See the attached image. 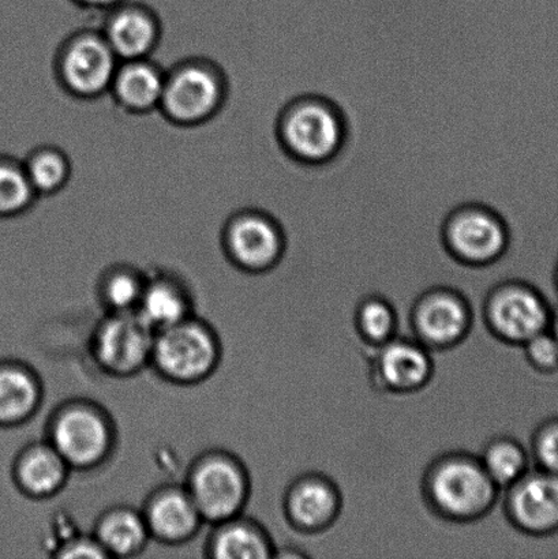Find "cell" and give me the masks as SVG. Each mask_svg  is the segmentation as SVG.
I'll use <instances>...</instances> for the list:
<instances>
[{
	"instance_id": "obj_1",
	"label": "cell",
	"mask_w": 558,
	"mask_h": 559,
	"mask_svg": "<svg viewBox=\"0 0 558 559\" xmlns=\"http://www.w3.org/2000/svg\"><path fill=\"white\" fill-rule=\"evenodd\" d=\"M501 490L489 478L477 454L447 452L431 460L420 480L428 511L442 524L472 527L500 506Z\"/></svg>"
},
{
	"instance_id": "obj_2",
	"label": "cell",
	"mask_w": 558,
	"mask_h": 559,
	"mask_svg": "<svg viewBox=\"0 0 558 559\" xmlns=\"http://www.w3.org/2000/svg\"><path fill=\"white\" fill-rule=\"evenodd\" d=\"M555 306L537 285L508 280L495 285L483 305L486 331L497 342L522 347L530 338L550 329Z\"/></svg>"
},
{
	"instance_id": "obj_3",
	"label": "cell",
	"mask_w": 558,
	"mask_h": 559,
	"mask_svg": "<svg viewBox=\"0 0 558 559\" xmlns=\"http://www.w3.org/2000/svg\"><path fill=\"white\" fill-rule=\"evenodd\" d=\"M277 134L289 156L320 164L341 151L346 130L333 104L320 97H302L284 108Z\"/></svg>"
},
{
	"instance_id": "obj_4",
	"label": "cell",
	"mask_w": 558,
	"mask_h": 559,
	"mask_svg": "<svg viewBox=\"0 0 558 559\" xmlns=\"http://www.w3.org/2000/svg\"><path fill=\"white\" fill-rule=\"evenodd\" d=\"M435 374L434 353L408 336H395L366 353L370 393L396 405L429 385Z\"/></svg>"
},
{
	"instance_id": "obj_5",
	"label": "cell",
	"mask_w": 558,
	"mask_h": 559,
	"mask_svg": "<svg viewBox=\"0 0 558 559\" xmlns=\"http://www.w3.org/2000/svg\"><path fill=\"white\" fill-rule=\"evenodd\" d=\"M474 328V312L456 289L435 287L420 294L408 317L409 337L431 353H444L466 342Z\"/></svg>"
},
{
	"instance_id": "obj_6",
	"label": "cell",
	"mask_w": 558,
	"mask_h": 559,
	"mask_svg": "<svg viewBox=\"0 0 558 559\" xmlns=\"http://www.w3.org/2000/svg\"><path fill=\"white\" fill-rule=\"evenodd\" d=\"M501 513L510 527L527 538L558 534V475L532 467L501 492Z\"/></svg>"
},
{
	"instance_id": "obj_7",
	"label": "cell",
	"mask_w": 558,
	"mask_h": 559,
	"mask_svg": "<svg viewBox=\"0 0 558 559\" xmlns=\"http://www.w3.org/2000/svg\"><path fill=\"white\" fill-rule=\"evenodd\" d=\"M224 85L215 68L188 62L166 74L161 102L163 114L179 126L207 122L222 107Z\"/></svg>"
},
{
	"instance_id": "obj_8",
	"label": "cell",
	"mask_w": 558,
	"mask_h": 559,
	"mask_svg": "<svg viewBox=\"0 0 558 559\" xmlns=\"http://www.w3.org/2000/svg\"><path fill=\"white\" fill-rule=\"evenodd\" d=\"M283 511L295 534L314 540L327 534L341 518L342 491L330 476L308 471L295 476L287 485Z\"/></svg>"
},
{
	"instance_id": "obj_9",
	"label": "cell",
	"mask_w": 558,
	"mask_h": 559,
	"mask_svg": "<svg viewBox=\"0 0 558 559\" xmlns=\"http://www.w3.org/2000/svg\"><path fill=\"white\" fill-rule=\"evenodd\" d=\"M120 60L102 33L84 32L70 38L59 58L66 90L81 98H96L111 90Z\"/></svg>"
},
{
	"instance_id": "obj_10",
	"label": "cell",
	"mask_w": 558,
	"mask_h": 559,
	"mask_svg": "<svg viewBox=\"0 0 558 559\" xmlns=\"http://www.w3.org/2000/svg\"><path fill=\"white\" fill-rule=\"evenodd\" d=\"M444 240L450 253L470 266H488L508 248V231L501 218L478 205L459 207L448 217Z\"/></svg>"
},
{
	"instance_id": "obj_11",
	"label": "cell",
	"mask_w": 558,
	"mask_h": 559,
	"mask_svg": "<svg viewBox=\"0 0 558 559\" xmlns=\"http://www.w3.org/2000/svg\"><path fill=\"white\" fill-rule=\"evenodd\" d=\"M226 243L231 259L245 271L266 273L281 261L284 238L270 215L245 207L229 221Z\"/></svg>"
},
{
	"instance_id": "obj_12",
	"label": "cell",
	"mask_w": 558,
	"mask_h": 559,
	"mask_svg": "<svg viewBox=\"0 0 558 559\" xmlns=\"http://www.w3.org/2000/svg\"><path fill=\"white\" fill-rule=\"evenodd\" d=\"M152 354L164 374L179 381L205 376L216 360V347L210 333L185 321L163 329L153 342Z\"/></svg>"
},
{
	"instance_id": "obj_13",
	"label": "cell",
	"mask_w": 558,
	"mask_h": 559,
	"mask_svg": "<svg viewBox=\"0 0 558 559\" xmlns=\"http://www.w3.org/2000/svg\"><path fill=\"white\" fill-rule=\"evenodd\" d=\"M248 496L244 473L234 463L213 459L200 465L191 480V500L201 516L221 522L233 518Z\"/></svg>"
},
{
	"instance_id": "obj_14",
	"label": "cell",
	"mask_w": 558,
	"mask_h": 559,
	"mask_svg": "<svg viewBox=\"0 0 558 559\" xmlns=\"http://www.w3.org/2000/svg\"><path fill=\"white\" fill-rule=\"evenodd\" d=\"M152 328L139 316L122 311L109 318L97 334L96 350L102 364L115 372L139 369L153 350Z\"/></svg>"
},
{
	"instance_id": "obj_15",
	"label": "cell",
	"mask_w": 558,
	"mask_h": 559,
	"mask_svg": "<svg viewBox=\"0 0 558 559\" xmlns=\"http://www.w3.org/2000/svg\"><path fill=\"white\" fill-rule=\"evenodd\" d=\"M109 436L106 424L91 411L71 409L60 416L54 429V449L64 463L91 465L106 454Z\"/></svg>"
},
{
	"instance_id": "obj_16",
	"label": "cell",
	"mask_w": 558,
	"mask_h": 559,
	"mask_svg": "<svg viewBox=\"0 0 558 559\" xmlns=\"http://www.w3.org/2000/svg\"><path fill=\"white\" fill-rule=\"evenodd\" d=\"M120 62L150 58L161 37L155 15L142 5H117L102 32Z\"/></svg>"
},
{
	"instance_id": "obj_17",
	"label": "cell",
	"mask_w": 558,
	"mask_h": 559,
	"mask_svg": "<svg viewBox=\"0 0 558 559\" xmlns=\"http://www.w3.org/2000/svg\"><path fill=\"white\" fill-rule=\"evenodd\" d=\"M166 73L150 58L126 60L118 66L111 90L115 100L131 114L161 107Z\"/></svg>"
},
{
	"instance_id": "obj_18",
	"label": "cell",
	"mask_w": 558,
	"mask_h": 559,
	"mask_svg": "<svg viewBox=\"0 0 558 559\" xmlns=\"http://www.w3.org/2000/svg\"><path fill=\"white\" fill-rule=\"evenodd\" d=\"M478 459L486 474L501 491L515 484L533 467L527 447L512 436L490 438L480 449Z\"/></svg>"
},
{
	"instance_id": "obj_19",
	"label": "cell",
	"mask_w": 558,
	"mask_h": 559,
	"mask_svg": "<svg viewBox=\"0 0 558 559\" xmlns=\"http://www.w3.org/2000/svg\"><path fill=\"white\" fill-rule=\"evenodd\" d=\"M355 336L366 353L379 347L401 333V320L390 300L380 295H368L355 306L353 314Z\"/></svg>"
},
{
	"instance_id": "obj_20",
	"label": "cell",
	"mask_w": 558,
	"mask_h": 559,
	"mask_svg": "<svg viewBox=\"0 0 558 559\" xmlns=\"http://www.w3.org/2000/svg\"><path fill=\"white\" fill-rule=\"evenodd\" d=\"M200 518L199 509L190 495L168 491L152 503L147 525L163 539L179 540L193 533Z\"/></svg>"
},
{
	"instance_id": "obj_21",
	"label": "cell",
	"mask_w": 558,
	"mask_h": 559,
	"mask_svg": "<svg viewBox=\"0 0 558 559\" xmlns=\"http://www.w3.org/2000/svg\"><path fill=\"white\" fill-rule=\"evenodd\" d=\"M140 317L152 329H163L185 320L186 299L182 293L168 282H153L142 290L139 301Z\"/></svg>"
},
{
	"instance_id": "obj_22",
	"label": "cell",
	"mask_w": 558,
	"mask_h": 559,
	"mask_svg": "<svg viewBox=\"0 0 558 559\" xmlns=\"http://www.w3.org/2000/svg\"><path fill=\"white\" fill-rule=\"evenodd\" d=\"M213 551L221 559H266L275 555L265 533L249 523H234L222 530Z\"/></svg>"
},
{
	"instance_id": "obj_23",
	"label": "cell",
	"mask_w": 558,
	"mask_h": 559,
	"mask_svg": "<svg viewBox=\"0 0 558 559\" xmlns=\"http://www.w3.org/2000/svg\"><path fill=\"white\" fill-rule=\"evenodd\" d=\"M20 480L26 491L48 496L59 489L64 478V460L55 449H35L20 465Z\"/></svg>"
},
{
	"instance_id": "obj_24",
	"label": "cell",
	"mask_w": 558,
	"mask_h": 559,
	"mask_svg": "<svg viewBox=\"0 0 558 559\" xmlns=\"http://www.w3.org/2000/svg\"><path fill=\"white\" fill-rule=\"evenodd\" d=\"M98 540L107 552L133 555L145 544L146 524L133 512H115L104 519L98 530Z\"/></svg>"
},
{
	"instance_id": "obj_25",
	"label": "cell",
	"mask_w": 558,
	"mask_h": 559,
	"mask_svg": "<svg viewBox=\"0 0 558 559\" xmlns=\"http://www.w3.org/2000/svg\"><path fill=\"white\" fill-rule=\"evenodd\" d=\"M37 386L29 374L20 370L0 371V424L26 418L37 403Z\"/></svg>"
},
{
	"instance_id": "obj_26",
	"label": "cell",
	"mask_w": 558,
	"mask_h": 559,
	"mask_svg": "<svg viewBox=\"0 0 558 559\" xmlns=\"http://www.w3.org/2000/svg\"><path fill=\"white\" fill-rule=\"evenodd\" d=\"M24 168L37 195L58 193L70 178V163L63 152L40 147L29 155Z\"/></svg>"
},
{
	"instance_id": "obj_27",
	"label": "cell",
	"mask_w": 558,
	"mask_h": 559,
	"mask_svg": "<svg viewBox=\"0 0 558 559\" xmlns=\"http://www.w3.org/2000/svg\"><path fill=\"white\" fill-rule=\"evenodd\" d=\"M36 197L24 164L0 160V217L20 215Z\"/></svg>"
},
{
	"instance_id": "obj_28",
	"label": "cell",
	"mask_w": 558,
	"mask_h": 559,
	"mask_svg": "<svg viewBox=\"0 0 558 559\" xmlns=\"http://www.w3.org/2000/svg\"><path fill=\"white\" fill-rule=\"evenodd\" d=\"M527 449L533 467L558 475V415L548 416L535 425Z\"/></svg>"
},
{
	"instance_id": "obj_29",
	"label": "cell",
	"mask_w": 558,
	"mask_h": 559,
	"mask_svg": "<svg viewBox=\"0 0 558 559\" xmlns=\"http://www.w3.org/2000/svg\"><path fill=\"white\" fill-rule=\"evenodd\" d=\"M521 348L524 364H526L535 374L543 377L557 374L558 342L550 329L530 338Z\"/></svg>"
},
{
	"instance_id": "obj_30",
	"label": "cell",
	"mask_w": 558,
	"mask_h": 559,
	"mask_svg": "<svg viewBox=\"0 0 558 559\" xmlns=\"http://www.w3.org/2000/svg\"><path fill=\"white\" fill-rule=\"evenodd\" d=\"M142 290L144 287L139 278L130 273H118L108 280L106 296L115 309L126 311L130 307L139 305Z\"/></svg>"
},
{
	"instance_id": "obj_31",
	"label": "cell",
	"mask_w": 558,
	"mask_h": 559,
	"mask_svg": "<svg viewBox=\"0 0 558 559\" xmlns=\"http://www.w3.org/2000/svg\"><path fill=\"white\" fill-rule=\"evenodd\" d=\"M64 558H102L107 556V551L104 547L92 540H79L74 542L68 547H64L62 555Z\"/></svg>"
},
{
	"instance_id": "obj_32",
	"label": "cell",
	"mask_w": 558,
	"mask_h": 559,
	"mask_svg": "<svg viewBox=\"0 0 558 559\" xmlns=\"http://www.w3.org/2000/svg\"><path fill=\"white\" fill-rule=\"evenodd\" d=\"M75 2L91 9L112 10L122 3L123 0H75Z\"/></svg>"
},
{
	"instance_id": "obj_33",
	"label": "cell",
	"mask_w": 558,
	"mask_h": 559,
	"mask_svg": "<svg viewBox=\"0 0 558 559\" xmlns=\"http://www.w3.org/2000/svg\"><path fill=\"white\" fill-rule=\"evenodd\" d=\"M550 331L555 334L558 342V305L554 309V317H551Z\"/></svg>"
},
{
	"instance_id": "obj_34",
	"label": "cell",
	"mask_w": 558,
	"mask_h": 559,
	"mask_svg": "<svg viewBox=\"0 0 558 559\" xmlns=\"http://www.w3.org/2000/svg\"><path fill=\"white\" fill-rule=\"evenodd\" d=\"M551 289H554L555 294L558 296V259L554 267V273H551Z\"/></svg>"
}]
</instances>
